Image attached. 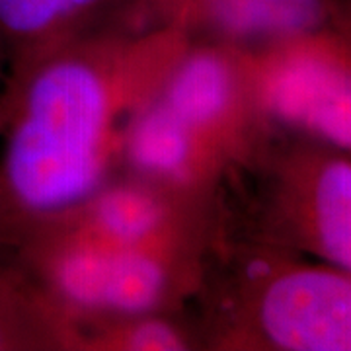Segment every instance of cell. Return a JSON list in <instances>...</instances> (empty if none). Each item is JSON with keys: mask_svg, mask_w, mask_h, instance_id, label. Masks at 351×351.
Masks as SVG:
<instances>
[{"mask_svg": "<svg viewBox=\"0 0 351 351\" xmlns=\"http://www.w3.org/2000/svg\"><path fill=\"white\" fill-rule=\"evenodd\" d=\"M188 306L203 351L351 350V271L215 226Z\"/></svg>", "mask_w": 351, "mask_h": 351, "instance_id": "cell-3", "label": "cell"}, {"mask_svg": "<svg viewBox=\"0 0 351 351\" xmlns=\"http://www.w3.org/2000/svg\"><path fill=\"white\" fill-rule=\"evenodd\" d=\"M250 55L271 121L351 149V29L306 34Z\"/></svg>", "mask_w": 351, "mask_h": 351, "instance_id": "cell-6", "label": "cell"}, {"mask_svg": "<svg viewBox=\"0 0 351 351\" xmlns=\"http://www.w3.org/2000/svg\"><path fill=\"white\" fill-rule=\"evenodd\" d=\"M4 123H6V108H4L2 94H0V137H2V131H4Z\"/></svg>", "mask_w": 351, "mask_h": 351, "instance_id": "cell-11", "label": "cell"}, {"mask_svg": "<svg viewBox=\"0 0 351 351\" xmlns=\"http://www.w3.org/2000/svg\"><path fill=\"white\" fill-rule=\"evenodd\" d=\"M156 98L184 123L234 160L271 121L256 63L248 51L189 43L166 75Z\"/></svg>", "mask_w": 351, "mask_h": 351, "instance_id": "cell-7", "label": "cell"}, {"mask_svg": "<svg viewBox=\"0 0 351 351\" xmlns=\"http://www.w3.org/2000/svg\"><path fill=\"white\" fill-rule=\"evenodd\" d=\"M219 232L351 271V151L269 121L211 193Z\"/></svg>", "mask_w": 351, "mask_h": 351, "instance_id": "cell-4", "label": "cell"}, {"mask_svg": "<svg viewBox=\"0 0 351 351\" xmlns=\"http://www.w3.org/2000/svg\"><path fill=\"white\" fill-rule=\"evenodd\" d=\"M76 351H203L195 316L184 306L125 314L76 328Z\"/></svg>", "mask_w": 351, "mask_h": 351, "instance_id": "cell-10", "label": "cell"}, {"mask_svg": "<svg viewBox=\"0 0 351 351\" xmlns=\"http://www.w3.org/2000/svg\"><path fill=\"white\" fill-rule=\"evenodd\" d=\"M351 29L350 0H119L100 32H176L189 43L262 51L306 34Z\"/></svg>", "mask_w": 351, "mask_h": 351, "instance_id": "cell-5", "label": "cell"}, {"mask_svg": "<svg viewBox=\"0 0 351 351\" xmlns=\"http://www.w3.org/2000/svg\"><path fill=\"white\" fill-rule=\"evenodd\" d=\"M189 41L176 32H96L34 63L0 90V239L84 199L121 170L133 113Z\"/></svg>", "mask_w": 351, "mask_h": 351, "instance_id": "cell-1", "label": "cell"}, {"mask_svg": "<svg viewBox=\"0 0 351 351\" xmlns=\"http://www.w3.org/2000/svg\"><path fill=\"white\" fill-rule=\"evenodd\" d=\"M0 351H76V330L0 242Z\"/></svg>", "mask_w": 351, "mask_h": 351, "instance_id": "cell-9", "label": "cell"}, {"mask_svg": "<svg viewBox=\"0 0 351 351\" xmlns=\"http://www.w3.org/2000/svg\"><path fill=\"white\" fill-rule=\"evenodd\" d=\"M119 0H0V90L39 59L100 32Z\"/></svg>", "mask_w": 351, "mask_h": 351, "instance_id": "cell-8", "label": "cell"}, {"mask_svg": "<svg viewBox=\"0 0 351 351\" xmlns=\"http://www.w3.org/2000/svg\"><path fill=\"white\" fill-rule=\"evenodd\" d=\"M211 230V195L121 170L84 199L25 223L0 242L76 330L184 306Z\"/></svg>", "mask_w": 351, "mask_h": 351, "instance_id": "cell-2", "label": "cell"}]
</instances>
